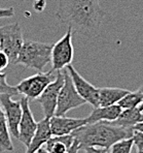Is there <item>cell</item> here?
Masks as SVG:
<instances>
[{
  "label": "cell",
  "instance_id": "6da1fadb",
  "mask_svg": "<svg viewBox=\"0 0 143 153\" xmlns=\"http://www.w3.org/2000/svg\"><path fill=\"white\" fill-rule=\"evenodd\" d=\"M55 15L73 32L93 34L101 27L105 12L99 0H59Z\"/></svg>",
  "mask_w": 143,
  "mask_h": 153
},
{
  "label": "cell",
  "instance_id": "7a4b0ae2",
  "mask_svg": "<svg viewBox=\"0 0 143 153\" xmlns=\"http://www.w3.org/2000/svg\"><path fill=\"white\" fill-rule=\"evenodd\" d=\"M134 129L125 128L112 122L89 123L72 132V137L79 144L80 149L89 147L109 149L114 143L132 138Z\"/></svg>",
  "mask_w": 143,
  "mask_h": 153
},
{
  "label": "cell",
  "instance_id": "3957f363",
  "mask_svg": "<svg viewBox=\"0 0 143 153\" xmlns=\"http://www.w3.org/2000/svg\"><path fill=\"white\" fill-rule=\"evenodd\" d=\"M52 47L53 45L46 42H24L15 64H21L26 68L36 69L42 73L44 67L52 61Z\"/></svg>",
  "mask_w": 143,
  "mask_h": 153
},
{
  "label": "cell",
  "instance_id": "277c9868",
  "mask_svg": "<svg viewBox=\"0 0 143 153\" xmlns=\"http://www.w3.org/2000/svg\"><path fill=\"white\" fill-rule=\"evenodd\" d=\"M23 44V30L19 23L0 27V50L7 55L10 63H15Z\"/></svg>",
  "mask_w": 143,
  "mask_h": 153
},
{
  "label": "cell",
  "instance_id": "5b68a950",
  "mask_svg": "<svg viewBox=\"0 0 143 153\" xmlns=\"http://www.w3.org/2000/svg\"><path fill=\"white\" fill-rule=\"evenodd\" d=\"M64 75V84L60 90L58 105L56 109V116H65L69 111L84 105L86 100L79 96L72 83L69 73L66 68L62 69Z\"/></svg>",
  "mask_w": 143,
  "mask_h": 153
},
{
  "label": "cell",
  "instance_id": "8992f818",
  "mask_svg": "<svg viewBox=\"0 0 143 153\" xmlns=\"http://www.w3.org/2000/svg\"><path fill=\"white\" fill-rule=\"evenodd\" d=\"M73 31L67 28L66 33L60 40H58L52 47V69L53 71H61L71 64L74 55V49L72 44Z\"/></svg>",
  "mask_w": 143,
  "mask_h": 153
},
{
  "label": "cell",
  "instance_id": "52a82bcc",
  "mask_svg": "<svg viewBox=\"0 0 143 153\" xmlns=\"http://www.w3.org/2000/svg\"><path fill=\"white\" fill-rule=\"evenodd\" d=\"M54 73L55 71H53L48 73H38L24 79L15 86L18 93L24 95V97L28 98L29 100H37L44 91V89L56 79Z\"/></svg>",
  "mask_w": 143,
  "mask_h": 153
},
{
  "label": "cell",
  "instance_id": "ba28073f",
  "mask_svg": "<svg viewBox=\"0 0 143 153\" xmlns=\"http://www.w3.org/2000/svg\"><path fill=\"white\" fill-rule=\"evenodd\" d=\"M64 84V75L61 71H57L56 79L44 89L41 95L37 98V102L40 103L43 110L44 118L51 119L56 114V109L58 105L60 90Z\"/></svg>",
  "mask_w": 143,
  "mask_h": 153
},
{
  "label": "cell",
  "instance_id": "9c48e42d",
  "mask_svg": "<svg viewBox=\"0 0 143 153\" xmlns=\"http://www.w3.org/2000/svg\"><path fill=\"white\" fill-rule=\"evenodd\" d=\"M0 105L5 115L10 132L15 138L19 137V124L22 118V107L20 100H13L10 94L0 95Z\"/></svg>",
  "mask_w": 143,
  "mask_h": 153
},
{
  "label": "cell",
  "instance_id": "30bf717a",
  "mask_svg": "<svg viewBox=\"0 0 143 153\" xmlns=\"http://www.w3.org/2000/svg\"><path fill=\"white\" fill-rule=\"evenodd\" d=\"M20 102H21L22 107V118L19 124V137H18V140L21 142L24 146H26L27 148L37 129V122L35 121L32 111L30 110L28 98L23 97Z\"/></svg>",
  "mask_w": 143,
  "mask_h": 153
},
{
  "label": "cell",
  "instance_id": "8fae6325",
  "mask_svg": "<svg viewBox=\"0 0 143 153\" xmlns=\"http://www.w3.org/2000/svg\"><path fill=\"white\" fill-rule=\"evenodd\" d=\"M66 69L68 71L73 85H74L75 89H76L80 97L84 98L87 103H90L94 108H97L99 88H96L91 83H89L71 64L68 65Z\"/></svg>",
  "mask_w": 143,
  "mask_h": 153
},
{
  "label": "cell",
  "instance_id": "7c38bea8",
  "mask_svg": "<svg viewBox=\"0 0 143 153\" xmlns=\"http://www.w3.org/2000/svg\"><path fill=\"white\" fill-rule=\"evenodd\" d=\"M87 124L86 118H71L66 116H53L50 119L51 131L53 136H67Z\"/></svg>",
  "mask_w": 143,
  "mask_h": 153
},
{
  "label": "cell",
  "instance_id": "4fadbf2b",
  "mask_svg": "<svg viewBox=\"0 0 143 153\" xmlns=\"http://www.w3.org/2000/svg\"><path fill=\"white\" fill-rule=\"evenodd\" d=\"M53 137L50 126V119L44 118L37 123V129L33 136L29 146L27 147L26 153H34L39 148L43 147V145Z\"/></svg>",
  "mask_w": 143,
  "mask_h": 153
},
{
  "label": "cell",
  "instance_id": "5bb4252c",
  "mask_svg": "<svg viewBox=\"0 0 143 153\" xmlns=\"http://www.w3.org/2000/svg\"><path fill=\"white\" fill-rule=\"evenodd\" d=\"M122 111V110L117 105L94 108L90 116L86 118L87 124L96 122H113L118 118Z\"/></svg>",
  "mask_w": 143,
  "mask_h": 153
},
{
  "label": "cell",
  "instance_id": "9a60e30c",
  "mask_svg": "<svg viewBox=\"0 0 143 153\" xmlns=\"http://www.w3.org/2000/svg\"><path fill=\"white\" fill-rule=\"evenodd\" d=\"M129 90L114 87H103L99 88L98 95V107H109L117 105V102L129 93Z\"/></svg>",
  "mask_w": 143,
  "mask_h": 153
},
{
  "label": "cell",
  "instance_id": "2e32d148",
  "mask_svg": "<svg viewBox=\"0 0 143 153\" xmlns=\"http://www.w3.org/2000/svg\"><path fill=\"white\" fill-rule=\"evenodd\" d=\"M142 121L143 113L139 110V108H134V109L122 110L118 118L115 121H113L112 123L118 125V126L134 129V126Z\"/></svg>",
  "mask_w": 143,
  "mask_h": 153
},
{
  "label": "cell",
  "instance_id": "e0dca14e",
  "mask_svg": "<svg viewBox=\"0 0 143 153\" xmlns=\"http://www.w3.org/2000/svg\"><path fill=\"white\" fill-rule=\"evenodd\" d=\"M74 138L72 134L67 136H53L45 144L43 148L50 153H67L71 147Z\"/></svg>",
  "mask_w": 143,
  "mask_h": 153
},
{
  "label": "cell",
  "instance_id": "ac0fdd59",
  "mask_svg": "<svg viewBox=\"0 0 143 153\" xmlns=\"http://www.w3.org/2000/svg\"><path fill=\"white\" fill-rule=\"evenodd\" d=\"M0 150L3 151H13V145L10 139V129L5 115L0 105Z\"/></svg>",
  "mask_w": 143,
  "mask_h": 153
},
{
  "label": "cell",
  "instance_id": "d6986e66",
  "mask_svg": "<svg viewBox=\"0 0 143 153\" xmlns=\"http://www.w3.org/2000/svg\"><path fill=\"white\" fill-rule=\"evenodd\" d=\"M141 102L142 97L139 92H129L117 102V105H120L122 110H129L134 109V108H139Z\"/></svg>",
  "mask_w": 143,
  "mask_h": 153
},
{
  "label": "cell",
  "instance_id": "ffe728a7",
  "mask_svg": "<svg viewBox=\"0 0 143 153\" xmlns=\"http://www.w3.org/2000/svg\"><path fill=\"white\" fill-rule=\"evenodd\" d=\"M134 147L133 139H125V140L118 141L114 143L108 150L107 153H131Z\"/></svg>",
  "mask_w": 143,
  "mask_h": 153
},
{
  "label": "cell",
  "instance_id": "44dd1931",
  "mask_svg": "<svg viewBox=\"0 0 143 153\" xmlns=\"http://www.w3.org/2000/svg\"><path fill=\"white\" fill-rule=\"evenodd\" d=\"M1 94H10V95H18V90L15 87L10 85L6 82V74L0 73V95Z\"/></svg>",
  "mask_w": 143,
  "mask_h": 153
},
{
  "label": "cell",
  "instance_id": "7402d4cb",
  "mask_svg": "<svg viewBox=\"0 0 143 153\" xmlns=\"http://www.w3.org/2000/svg\"><path fill=\"white\" fill-rule=\"evenodd\" d=\"M134 142V146L137 149V153H143V134L137 130H134L132 136Z\"/></svg>",
  "mask_w": 143,
  "mask_h": 153
},
{
  "label": "cell",
  "instance_id": "603a6c76",
  "mask_svg": "<svg viewBox=\"0 0 143 153\" xmlns=\"http://www.w3.org/2000/svg\"><path fill=\"white\" fill-rule=\"evenodd\" d=\"M10 62V58L7 57V55L0 50V73L8 66Z\"/></svg>",
  "mask_w": 143,
  "mask_h": 153
},
{
  "label": "cell",
  "instance_id": "cb8c5ba5",
  "mask_svg": "<svg viewBox=\"0 0 143 153\" xmlns=\"http://www.w3.org/2000/svg\"><path fill=\"white\" fill-rule=\"evenodd\" d=\"M13 16H15V10H13V7L0 8V19L12 18Z\"/></svg>",
  "mask_w": 143,
  "mask_h": 153
},
{
  "label": "cell",
  "instance_id": "d4e9b609",
  "mask_svg": "<svg viewBox=\"0 0 143 153\" xmlns=\"http://www.w3.org/2000/svg\"><path fill=\"white\" fill-rule=\"evenodd\" d=\"M33 6L36 12H42L45 7V0H35Z\"/></svg>",
  "mask_w": 143,
  "mask_h": 153
},
{
  "label": "cell",
  "instance_id": "484cf974",
  "mask_svg": "<svg viewBox=\"0 0 143 153\" xmlns=\"http://www.w3.org/2000/svg\"><path fill=\"white\" fill-rule=\"evenodd\" d=\"M108 149H104V148H96V147H89L84 149L86 153H107Z\"/></svg>",
  "mask_w": 143,
  "mask_h": 153
},
{
  "label": "cell",
  "instance_id": "4316f807",
  "mask_svg": "<svg viewBox=\"0 0 143 153\" xmlns=\"http://www.w3.org/2000/svg\"><path fill=\"white\" fill-rule=\"evenodd\" d=\"M79 150H80L79 144H78V142L74 139L72 145H71V147L69 148V150H68V152H67V153H78Z\"/></svg>",
  "mask_w": 143,
  "mask_h": 153
},
{
  "label": "cell",
  "instance_id": "83f0119b",
  "mask_svg": "<svg viewBox=\"0 0 143 153\" xmlns=\"http://www.w3.org/2000/svg\"><path fill=\"white\" fill-rule=\"evenodd\" d=\"M137 91L139 92L140 95H141V97H142V102H141V105H139V110H140V111H141L142 113H143V85H142L141 87H140L139 89L137 90Z\"/></svg>",
  "mask_w": 143,
  "mask_h": 153
},
{
  "label": "cell",
  "instance_id": "f1b7e54d",
  "mask_svg": "<svg viewBox=\"0 0 143 153\" xmlns=\"http://www.w3.org/2000/svg\"><path fill=\"white\" fill-rule=\"evenodd\" d=\"M134 130H137V131H140L143 134V121L138 123V124H136L135 126H134Z\"/></svg>",
  "mask_w": 143,
  "mask_h": 153
},
{
  "label": "cell",
  "instance_id": "f546056e",
  "mask_svg": "<svg viewBox=\"0 0 143 153\" xmlns=\"http://www.w3.org/2000/svg\"><path fill=\"white\" fill-rule=\"evenodd\" d=\"M34 153H50V152H48L45 149H44L43 147H41V148H39V149L37 150V151H35Z\"/></svg>",
  "mask_w": 143,
  "mask_h": 153
}]
</instances>
